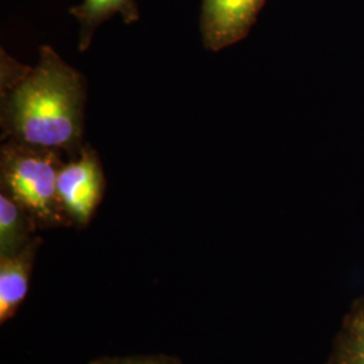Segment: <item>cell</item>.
Returning a JSON list of instances; mask_svg holds the SVG:
<instances>
[{"label": "cell", "mask_w": 364, "mask_h": 364, "mask_svg": "<svg viewBox=\"0 0 364 364\" xmlns=\"http://www.w3.org/2000/svg\"><path fill=\"white\" fill-rule=\"evenodd\" d=\"M266 0H201L200 33L205 49L219 52L247 37Z\"/></svg>", "instance_id": "4"}, {"label": "cell", "mask_w": 364, "mask_h": 364, "mask_svg": "<svg viewBox=\"0 0 364 364\" xmlns=\"http://www.w3.org/2000/svg\"><path fill=\"white\" fill-rule=\"evenodd\" d=\"M90 364H182V362L177 356L159 353L138 356H102L93 359Z\"/></svg>", "instance_id": "9"}, {"label": "cell", "mask_w": 364, "mask_h": 364, "mask_svg": "<svg viewBox=\"0 0 364 364\" xmlns=\"http://www.w3.org/2000/svg\"><path fill=\"white\" fill-rule=\"evenodd\" d=\"M36 219L4 192L0 193V257H11L37 236Z\"/></svg>", "instance_id": "7"}, {"label": "cell", "mask_w": 364, "mask_h": 364, "mask_svg": "<svg viewBox=\"0 0 364 364\" xmlns=\"http://www.w3.org/2000/svg\"><path fill=\"white\" fill-rule=\"evenodd\" d=\"M3 139L78 156L84 134V76L39 48L38 64L22 66L1 52Z\"/></svg>", "instance_id": "1"}, {"label": "cell", "mask_w": 364, "mask_h": 364, "mask_svg": "<svg viewBox=\"0 0 364 364\" xmlns=\"http://www.w3.org/2000/svg\"><path fill=\"white\" fill-rule=\"evenodd\" d=\"M69 13L77 19L80 26V52L88 50L97 27L112 16L120 15L126 25L135 23L141 16L135 0H82L77 6L70 7Z\"/></svg>", "instance_id": "6"}, {"label": "cell", "mask_w": 364, "mask_h": 364, "mask_svg": "<svg viewBox=\"0 0 364 364\" xmlns=\"http://www.w3.org/2000/svg\"><path fill=\"white\" fill-rule=\"evenodd\" d=\"M63 153L9 139L0 150L1 192L36 219L39 230L72 227L57 192Z\"/></svg>", "instance_id": "2"}, {"label": "cell", "mask_w": 364, "mask_h": 364, "mask_svg": "<svg viewBox=\"0 0 364 364\" xmlns=\"http://www.w3.org/2000/svg\"><path fill=\"white\" fill-rule=\"evenodd\" d=\"M329 364H364V299L347 314Z\"/></svg>", "instance_id": "8"}, {"label": "cell", "mask_w": 364, "mask_h": 364, "mask_svg": "<svg viewBox=\"0 0 364 364\" xmlns=\"http://www.w3.org/2000/svg\"><path fill=\"white\" fill-rule=\"evenodd\" d=\"M57 192L72 225L85 228L99 208L105 192V171L97 153L84 144L58 173Z\"/></svg>", "instance_id": "3"}, {"label": "cell", "mask_w": 364, "mask_h": 364, "mask_svg": "<svg viewBox=\"0 0 364 364\" xmlns=\"http://www.w3.org/2000/svg\"><path fill=\"white\" fill-rule=\"evenodd\" d=\"M42 237L36 236L11 257H0V324L7 323L26 299Z\"/></svg>", "instance_id": "5"}]
</instances>
